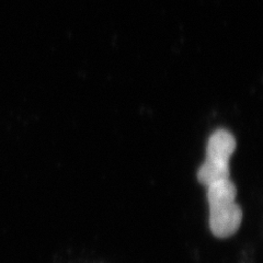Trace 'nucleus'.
<instances>
[{
  "label": "nucleus",
  "instance_id": "1",
  "mask_svg": "<svg viewBox=\"0 0 263 263\" xmlns=\"http://www.w3.org/2000/svg\"><path fill=\"white\" fill-rule=\"evenodd\" d=\"M236 195L237 189L229 179L208 186L210 227L215 237H230L241 225L242 211L235 202Z\"/></svg>",
  "mask_w": 263,
  "mask_h": 263
},
{
  "label": "nucleus",
  "instance_id": "2",
  "mask_svg": "<svg viewBox=\"0 0 263 263\" xmlns=\"http://www.w3.org/2000/svg\"><path fill=\"white\" fill-rule=\"evenodd\" d=\"M236 147L234 136L227 130H217L214 133L208 144V160L228 163L230 155Z\"/></svg>",
  "mask_w": 263,
  "mask_h": 263
},
{
  "label": "nucleus",
  "instance_id": "3",
  "mask_svg": "<svg viewBox=\"0 0 263 263\" xmlns=\"http://www.w3.org/2000/svg\"><path fill=\"white\" fill-rule=\"evenodd\" d=\"M226 179H229L228 163L206 159L199 171H197V180L206 186Z\"/></svg>",
  "mask_w": 263,
  "mask_h": 263
}]
</instances>
